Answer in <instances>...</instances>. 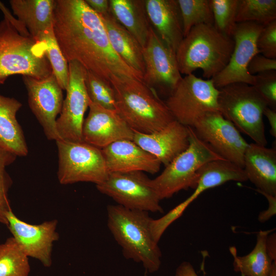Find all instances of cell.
I'll use <instances>...</instances> for the list:
<instances>
[{"label":"cell","instance_id":"6da1fadb","mask_svg":"<svg viewBox=\"0 0 276 276\" xmlns=\"http://www.w3.org/2000/svg\"><path fill=\"white\" fill-rule=\"evenodd\" d=\"M53 29L68 63L76 61L110 82L117 77L142 81L112 49L101 16L85 0H55Z\"/></svg>","mask_w":276,"mask_h":276},{"label":"cell","instance_id":"7a4b0ae2","mask_svg":"<svg viewBox=\"0 0 276 276\" xmlns=\"http://www.w3.org/2000/svg\"><path fill=\"white\" fill-rule=\"evenodd\" d=\"M110 83L116 110L133 130L151 133L175 120L165 102L142 80L117 77Z\"/></svg>","mask_w":276,"mask_h":276},{"label":"cell","instance_id":"3957f363","mask_svg":"<svg viewBox=\"0 0 276 276\" xmlns=\"http://www.w3.org/2000/svg\"><path fill=\"white\" fill-rule=\"evenodd\" d=\"M107 213L108 227L125 258L142 264L150 273L158 271L162 255L151 235L149 213L118 204L108 205Z\"/></svg>","mask_w":276,"mask_h":276},{"label":"cell","instance_id":"277c9868","mask_svg":"<svg viewBox=\"0 0 276 276\" xmlns=\"http://www.w3.org/2000/svg\"><path fill=\"white\" fill-rule=\"evenodd\" d=\"M234 47L233 38L219 32L213 25L195 26L176 52L179 72L187 75L201 69L204 77L212 79L227 64Z\"/></svg>","mask_w":276,"mask_h":276},{"label":"cell","instance_id":"5b68a950","mask_svg":"<svg viewBox=\"0 0 276 276\" xmlns=\"http://www.w3.org/2000/svg\"><path fill=\"white\" fill-rule=\"evenodd\" d=\"M52 73L44 43L21 35L4 17L0 21V85L15 75L41 79Z\"/></svg>","mask_w":276,"mask_h":276},{"label":"cell","instance_id":"8992f818","mask_svg":"<svg viewBox=\"0 0 276 276\" xmlns=\"http://www.w3.org/2000/svg\"><path fill=\"white\" fill-rule=\"evenodd\" d=\"M219 111L255 143L266 146L263 113L268 107L255 87L247 83H231L219 89Z\"/></svg>","mask_w":276,"mask_h":276},{"label":"cell","instance_id":"52a82bcc","mask_svg":"<svg viewBox=\"0 0 276 276\" xmlns=\"http://www.w3.org/2000/svg\"><path fill=\"white\" fill-rule=\"evenodd\" d=\"M188 128V147L166 166L158 176L151 179L160 200L170 198L181 190L194 189L200 167L209 161L222 158L199 139L191 127Z\"/></svg>","mask_w":276,"mask_h":276},{"label":"cell","instance_id":"ba28073f","mask_svg":"<svg viewBox=\"0 0 276 276\" xmlns=\"http://www.w3.org/2000/svg\"><path fill=\"white\" fill-rule=\"evenodd\" d=\"M219 94L212 79L204 80L191 74L181 78L164 102L176 121L192 127L204 113L219 111Z\"/></svg>","mask_w":276,"mask_h":276},{"label":"cell","instance_id":"9c48e42d","mask_svg":"<svg viewBox=\"0 0 276 276\" xmlns=\"http://www.w3.org/2000/svg\"><path fill=\"white\" fill-rule=\"evenodd\" d=\"M57 176L62 185L90 182L96 185L104 181L109 172L101 149L84 142L59 140Z\"/></svg>","mask_w":276,"mask_h":276},{"label":"cell","instance_id":"30bf717a","mask_svg":"<svg viewBox=\"0 0 276 276\" xmlns=\"http://www.w3.org/2000/svg\"><path fill=\"white\" fill-rule=\"evenodd\" d=\"M97 190L126 209L152 213H163L159 199L151 179L143 172L109 173Z\"/></svg>","mask_w":276,"mask_h":276},{"label":"cell","instance_id":"8fae6325","mask_svg":"<svg viewBox=\"0 0 276 276\" xmlns=\"http://www.w3.org/2000/svg\"><path fill=\"white\" fill-rule=\"evenodd\" d=\"M191 128L197 137L221 157L243 169L244 155L249 144L219 111L204 113Z\"/></svg>","mask_w":276,"mask_h":276},{"label":"cell","instance_id":"7c38bea8","mask_svg":"<svg viewBox=\"0 0 276 276\" xmlns=\"http://www.w3.org/2000/svg\"><path fill=\"white\" fill-rule=\"evenodd\" d=\"M68 63V83L61 111L56 120V130L60 140L81 142H83L84 114L91 102L85 85L86 70L76 61Z\"/></svg>","mask_w":276,"mask_h":276},{"label":"cell","instance_id":"4fadbf2b","mask_svg":"<svg viewBox=\"0 0 276 276\" xmlns=\"http://www.w3.org/2000/svg\"><path fill=\"white\" fill-rule=\"evenodd\" d=\"M143 54L145 72L142 81L158 95L160 93L168 97L182 78L176 53L151 27Z\"/></svg>","mask_w":276,"mask_h":276},{"label":"cell","instance_id":"5bb4252c","mask_svg":"<svg viewBox=\"0 0 276 276\" xmlns=\"http://www.w3.org/2000/svg\"><path fill=\"white\" fill-rule=\"evenodd\" d=\"M263 27L251 22L237 23L232 35L234 47L229 60L212 79L217 88L236 82L254 84V76L249 74L247 67L252 58L260 54L257 40Z\"/></svg>","mask_w":276,"mask_h":276},{"label":"cell","instance_id":"9a60e30c","mask_svg":"<svg viewBox=\"0 0 276 276\" xmlns=\"http://www.w3.org/2000/svg\"><path fill=\"white\" fill-rule=\"evenodd\" d=\"M27 91L29 106L49 140H60L56 130L57 116L63 101L62 89L52 73L41 79L22 76Z\"/></svg>","mask_w":276,"mask_h":276},{"label":"cell","instance_id":"2e32d148","mask_svg":"<svg viewBox=\"0 0 276 276\" xmlns=\"http://www.w3.org/2000/svg\"><path fill=\"white\" fill-rule=\"evenodd\" d=\"M7 219V226L26 255L37 259L45 267L51 266L53 243L59 238L56 231L58 221L32 224L19 219L12 210L8 213Z\"/></svg>","mask_w":276,"mask_h":276},{"label":"cell","instance_id":"e0dca14e","mask_svg":"<svg viewBox=\"0 0 276 276\" xmlns=\"http://www.w3.org/2000/svg\"><path fill=\"white\" fill-rule=\"evenodd\" d=\"M82 127L83 141L102 149L116 141L133 140V131L116 110L90 102Z\"/></svg>","mask_w":276,"mask_h":276},{"label":"cell","instance_id":"ac0fdd59","mask_svg":"<svg viewBox=\"0 0 276 276\" xmlns=\"http://www.w3.org/2000/svg\"><path fill=\"white\" fill-rule=\"evenodd\" d=\"M133 131V141L166 167L189 145L188 127L175 120L151 133Z\"/></svg>","mask_w":276,"mask_h":276},{"label":"cell","instance_id":"d6986e66","mask_svg":"<svg viewBox=\"0 0 276 276\" xmlns=\"http://www.w3.org/2000/svg\"><path fill=\"white\" fill-rule=\"evenodd\" d=\"M101 150L109 173L141 171L153 174L160 168V162L133 141H118Z\"/></svg>","mask_w":276,"mask_h":276},{"label":"cell","instance_id":"ffe728a7","mask_svg":"<svg viewBox=\"0 0 276 276\" xmlns=\"http://www.w3.org/2000/svg\"><path fill=\"white\" fill-rule=\"evenodd\" d=\"M243 170L260 193L276 196V149L249 144L244 155Z\"/></svg>","mask_w":276,"mask_h":276},{"label":"cell","instance_id":"44dd1931","mask_svg":"<svg viewBox=\"0 0 276 276\" xmlns=\"http://www.w3.org/2000/svg\"><path fill=\"white\" fill-rule=\"evenodd\" d=\"M151 25L161 39L175 53L184 37L177 0H145Z\"/></svg>","mask_w":276,"mask_h":276},{"label":"cell","instance_id":"7402d4cb","mask_svg":"<svg viewBox=\"0 0 276 276\" xmlns=\"http://www.w3.org/2000/svg\"><path fill=\"white\" fill-rule=\"evenodd\" d=\"M100 15L112 49L129 67L143 76L145 63L142 46L110 12Z\"/></svg>","mask_w":276,"mask_h":276},{"label":"cell","instance_id":"603a6c76","mask_svg":"<svg viewBox=\"0 0 276 276\" xmlns=\"http://www.w3.org/2000/svg\"><path fill=\"white\" fill-rule=\"evenodd\" d=\"M21 106L17 99L0 95V148L17 156L28 153L24 132L16 119Z\"/></svg>","mask_w":276,"mask_h":276},{"label":"cell","instance_id":"cb8c5ba5","mask_svg":"<svg viewBox=\"0 0 276 276\" xmlns=\"http://www.w3.org/2000/svg\"><path fill=\"white\" fill-rule=\"evenodd\" d=\"M9 3L34 39L53 27L55 0H10Z\"/></svg>","mask_w":276,"mask_h":276},{"label":"cell","instance_id":"d4e9b609","mask_svg":"<svg viewBox=\"0 0 276 276\" xmlns=\"http://www.w3.org/2000/svg\"><path fill=\"white\" fill-rule=\"evenodd\" d=\"M110 12L144 47L152 27L145 0H109Z\"/></svg>","mask_w":276,"mask_h":276},{"label":"cell","instance_id":"484cf974","mask_svg":"<svg viewBox=\"0 0 276 276\" xmlns=\"http://www.w3.org/2000/svg\"><path fill=\"white\" fill-rule=\"evenodd\" d=\"M272 230L260 231L257 236V241L253 249L244 256L237 255L235 247L229 248L234 258V270L243 276H269L275 260L270 254L267 247V238Z\"/></svg>","mask_w":276,"mask_h":276},{"label":"cell","instance_id":"4316f807","mask_svg":"<svg viewBox=\"0 0 276 276\" xmlns=\"http://www.w3.org/2000/svg\"><path fill=\"white\" fill-rule=\"evenodd\" d=\"M197 185L205 191L219 186L229 181L243 182L247 180L243 168L225 159L209 161L198 171Z\"/></svg>","mask_w":276,"mask_h":276},{"label":"cell","instance_id":"83f0119b","mask_svg":"<svg viewBox=\"0 0 276 276\" xmlns=\"http://www.w3.org/2000/svg\"><path fill=\"white\" fill-rule=\"evenodd\" d=\"M30 271L28 257L13 237L0 244V276H28Z\"/></svg>","mask_w":276,"mask_h":276},{"label":"cell","instance_id":"f1b7e54d","mask_svg":"<svg viewBox=\"0 0 276 276\" xmlns=\"http://www.w3.org/2000/svg\"><path fill=\"white\" fill-rule=\"evenodd\" d=\"M276 20L275 0H239L236 21L265 26Z\"/></svg>","mask_w":276,"mask_h":276},{"label":"cell","instance_id":"f546056e","mask_svg":"<svg viewBox=\"0 0 276 276\" xmlns=\"http://www.w3.org/2000/svg\"><path fill=\"white\" fill-rule=\"evenodd\" d=\"M36 40L44 43L45 55L52 67V72L62 90H66L69 79L68 63L57 43L53 27Z\"/></svg>","mask_w":276,"mask_h":276},{"label":"cell","instance_id":"4dcf8cb0","mask_svg":"<svg viewBox=\"0 0 276 276\" xmlns=\"http://www.w3.org/2000/svg\"><path fill=\"white\" fill-rule=\"evenodd\" d=\"M180 10L184 37L194 26L213 25L210 0H177Z\"/></svg>","mask_w":276,"mask_h":276},{"label":"cell","instance_id":"1f68e13d","mask_svg":"<svg viewBox=\"0 0 276 276\" xmlns=\"http://www.w3.org/2000/svg\"><path fill=\"white\" fill-rule=\"evenodd\" d=\"M85 85L90 101L110 110H116L114 91L109 81L86 71Z\"/></svg>","mask_w":276,"mask_h":276},{"label":"cell","instance_id":"d6a6232c","mask_svg":"<svg viewBox=\"0 0 276 276\" xmlns=\"http://www.w3.org/2000/svg\"><path fill=\"white\" fill-rule=\"evenodd\" d=\"M215 28L220 33L232 37L237 22L236 18L239 0H210Z\"/></svg>","mask_w":276,"mask_h":276},{"label":"cell","instance_id":"836d02e7","mask_svg":"<svg viewBox=\"0 0 276 276\" xmlns=\"http://www.w3.org/2000/svg\"><path fill=\"white\" fill-rule=\"evenodd\" d=\"M17 156L0 148V223L7 225V215L11 210L8 192L13 181L6 170Z\"/></svg>","mask_w":276,"mask_h":276},{"label":"cell","instance_id":"e575fe53","mask_svg":"<svg viewBox=\"0 0 276 276\" xmlns=\"http://www.w3.org/2000/svg\"><path fill=\"white\" fill-rule=\"evenodd\" d=\"M254 76L252 85L267 102L268 107L275 109L276 71H271Z\"/></svg>","mask_w":276,"mask_h":276},{"label":"cell","instance_id":"d590c367","mask_svg":"<svg viewBox=\"0 0 276 276\" xmlns=\"http://www.w3.org/2000/svg\"><path fill=\"white\" fill-rule=\"evenodd\" d=\"M259 53L276 59V20L264 26L257 40Z\"/></svg>","mask_w":276,"mask_h":276},{"label":"cell","instance_id":"8d00e7d4","mask_svg":"<svg viewBox=\"0 0 276 276\" xmlns=\"http://www.w3.org/2000/svg\"><path fill=\"white\" fill-rule=\"evenodd\" d=\"M247 70L251 75L276 71V59L269 58L258 54L250 61Z\"/></svg>","mask_w":276,"mask_h":276},{"label":"cell","instance_id":"74e56055","mask_svg":"<svg viewBox=\"0 0 276 276\" xmlns=\"http://www.w3.org/2000/svg\"><path fill=\"white\" fill-rule=\"evenodd\" d=\"M0 10L3 13L4 17L6 18L22 35L31 36L25 26L18 19L14 17L9 10L0 1Z\"/></svg>","mask_w":276,"mask_h":276},{"label":"cell","instance_id":"f35d334b","mask_svg":"<svg viewBox=\"0 0 276 276\" xmlns=\"http://www.w3.org/2000/svg\"><path fill=\"white\" fill-rule=\"evenodd\" d=\"M87 5L99 15H104L110 12L109 0H85Z\"/></svg>","mask_w":276,"mask_h":276},{"label":"cell","instance_id":"ab89813d","mask_svg":"<svg viewBox=\"0 0 276 276\" xmlns=\"http://www.w3.org/2000/svg\"><path fill=\"white\" fill-rule=\"evenodd\" d=\"M174 276H199L193 266L188 261H183L177 267ZM204 276V275H203ZM241 276H243L241 275Z\"/></svg>","mask_w":276,"mask_h":276},{"label":"cell","instance_id":"60d3db41","mask_svg":"<svg viewBox=\"0 0 276 276\" xmlns=\"http://www.w3.org/2000/svg\"><path fill=\"white\" fill-rule=\"evenodd\" d=\"M264 116H266L269 123L270 134L273 137H276V110L274 109L269 107H266L265 109Z\"/></svg>","mask_w":276,"mask_h":276},{"label":"cell","instance_id":"b9f144b4","mask_svg":"<svg viewBox=\"0 0 276 276\" xmlns=\"http://www.w3.org/2000/svg\"><path fill=\"white\" fill-rule=\"evenodd\" d=\"M269 276H276V265L274 266Z\"/></svg>","mask_w":276,"mask_h":276},{"label":"cell","instance_id":"7bdbcfd3","mask_svg":"<svg viewBox=\"0 0 276 276\" xmlns=\"http://www.w3.org/2000/svg\"><path fill=\"white\" fill-rule=\"evenodd\" d=\"M145 276H146V275L145 274Z\"/></svg>","mask_w":276,"mask_h":276}]
</instances>
